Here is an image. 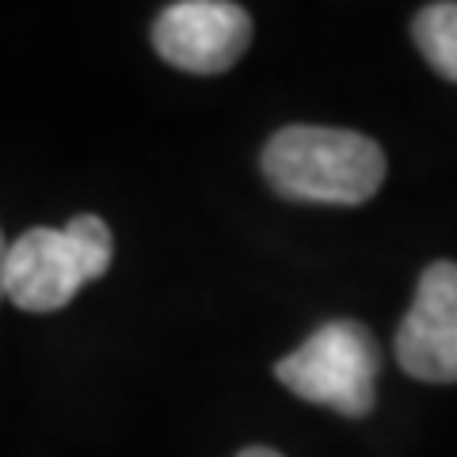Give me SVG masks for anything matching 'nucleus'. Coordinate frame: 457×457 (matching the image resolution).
Segmentation results:
<instances>
[{"label": "nucleus", "instance_id": "obj_8", "mask_svg": "<svg viewBox=\"0 0 457 457\" xmlns=\"http://www.w3.org/2000/svg\"><path fill=\"white\" fill-rule=\"evenodd\" d=\"M4 255H8V240L0 233V297H4Z\"/></svg>", "mask_w": 457, "mask_h": 457}, {"label": "nucleus", "instance_id": "obj_6", "mask_svg": "<svg viewBox=\"0 0 457 457\" xmlns=\"http://www.w3.org/2000/svg\"><path fill=\"white\" fill-rule=\"evenodd\" d=\"M420 54L431 62L446 80L457 84V4L442 0V4L420 8L416 23H411Z\"/></svg>", "mask_w": 457, "mask_h": 457}, {"label": "nucleus", "instance_id": "obj_4", "mask_svg": "<svg viewBox=\"0 0 457 457\" xmlns=\"http://www.w3.org/2000/svg\"><path fill=\"white\" fill-rule=\"evenodd\" d=\"M252 42V16L228 0H179L161 12L153 46L183 73L213 77L233 69Z\"/></svg>", "mask_w": 457, "mask_h": 457}, {"label": "nucleus", "instance_id": "obj_3", "mask_svg": "<svg viewBox=\"0 0 457 457\" xmlns=\"http://www.w3.org/2000/svg\"><path fill=\"white\" fill-rule=\"evenodd\" d=\"M381 354L359 320H328L302 347L275 366V378L294 396L332 408L339 416H366L374 408Z\"/></svg>", "mask_w": 457, "mask_h": 457}, {"label": "nucleus", "instance_id": "obj_5", "mask_svg": "<svg viewBox=\"0 0 457 457\" xmlns=\"http://www.w3.org/2000/svg\"><path fill=\"white\" fill-rule=\"evenodd\" d=\"M396 362L420 381H457V263L438 260L420 275L416 302L396 328Z\"/></svg>", "mask_w": 457, "mask_h": 457}, {"label": "nucleus", "instance_id": "obj_2", "mask_svg": "<svg viewBox=\"0 0 457 457\" xmlns=\"http://www.w3.org/2000/svg\"><path fill=\"white\" fill-rule=\"evenodd\" d=\"M111 228L96 213H77L65 228H27L4 255V297L23 312H57L111 267Z\"/></svg>", "mask_w": 457, "mask_h": 457}, {"label": "nucleus", "instance_id": "obj_7", "mask_svg": "<svg viewBox=\"0 0 457 457\" xmlns=\"http://www.w3.org/2000/svg\"><path fill=\"white\" fill-rule=\"evenodd\" d=\"M237 457H282V453L270 450V446H248V450H240Z\"/></svg>", "mask_w": 457, "mask_h": 457}, {"label": "nucleus", "instance_id": "obj_1", "mask_svg": "<svg viewBox=\"0 0 457 457\" xmlns=\"http://www.w3.org/2000/svg\"><path fill=\"white\" fill-rule=\"evenodd\" d=\"M263 176L290 203L362 206L385 183V153L354 130L286 126L267 141Z\"/></svg>", "mask_w": 457, "mask_h": 457}]
</instances>
